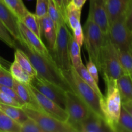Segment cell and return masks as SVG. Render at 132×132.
I'll return each instance as SVG.
<instances>
[{"label":"cell","instance_id":"obj_43","mask_svg":"<svg viewBox=\"0 0 132 132\" xmlns=\"http://www.w3.org/2000/svg\"><path fill=\"white\" fill-rule=\"evenodd\" d=\"M86 1V0H72L71 2H72L73 5H76L77 7L82 9V6H84V5H85Z\"/></svg>","mask_w":132,"mask_h":132},{"label":"cell","instance_id":"obj_35","mask_svg":"<svg viewBox=\"0 0 132 132\" xmlns=\"http://www.w3.org/2000/svg\"><path fill=\"white\" fill-rule=\"evenodd\" d=\"M49 0H37L35 15L41 18L48 14Z\"/></svg>","mask_w":132,"mask_h":132},{"label":"cell","instance_id":"obj_44","mask_svg":"<svg viewBox=\"0 0 132 132\" xmlns=\"http://www.w3.org/2000/svg\"><path fill=\"white\" fill-rule=\"evenodd\" d=\"M0 64L2 65L3 67H5L6 68H9L10 64H11V63H10L9 61L6 60V59L3 58L1 56H0Z\"/></svg>","mask_w":132,"mask_h":132},{"label":"cell","instance_id":"obj_17","mask_svg":"<svg viewBox=\"0 0 132 132\" xmlns=\"http://www.w3.org/2000/svg\"><path fill=\"white\" fill-rule=\"evenodd\" d=\"M131 0H106L109 24L126 14Z\"/></svg>","mask_w":132,"mask_h":132},{"label":"cell","instance_id":"obj_31","mask_svg":"<svg viewBox=\"0 0 132 132\" xmlns=\"http://www.w3.org/2000/svg\"><path fill=\"white\" fill-rule=\"evenodd\" d=\"M48 15L52 19V20L55 23L56 27H57L58 24L64 21L66 22L65 19H64L62 15L61 14L57 6L55 5L54 0H49L48 3Z\"/></svg>","mask_w":132,"mask_h":132},{"label":"cell","instance_id":"obj_38","mask_svg":"<svg viewBox=\"0 0 132 132\" xmlns=\"http://www.w3.org/2000/svg\"><path fill=\"white\" fill-rule=\"evenodd\" d=\"M0 103L8 104V105L15 106L21 107V105L18 101L13 99L10 95H7L5 92L0 90Z\"/></svg>","mask_w":132,"mask_h":132},{"label":"cell","instance_id":"obj_5","mask_svg":"<svg viewBox=\"0 0 132 132\" xmlns=\"http://www.w3.org/2000/svg\"><path fill=\"white\" fill-rule=\"evenodd\" d=\"M103 77H108L117 80L125 74L120 64L117 50L106 35L101 55L100 70Z\"/></svg>","mask_w":132,"mask_h":132},{"label":"cell","instance_id":"obj_11","mask_svg":"<svg viewBox=\"0 0 132 132\" xmlns=\"http://www.w3.org/2000/svg\"><path fill=\"white\" fill-rule=\"evenodd\" d=\"M27 85H28L35 100L42 110L51 116L52 117H54L62 122L68 121L69 116L65 109L61 107L54 101L49 99L48 97L39 92L30 84H27Z\"/></svg>","mask_w":132,"mask_h":132},{"label":"cell","instance_id":"obj_27","mask_svg":"<svg viewBox=\"0 0 132 132\" xmlns=\"http://www.w3.org/2000/svg\"><path fill=\"white\" fill-rule=\"evenodd\" d=\"M21 125L0 110V132H20Z\"/></svg>","mask_w":132,"mask_h":132},{"label":"cell","instance_id":"obj_30","mask_svg":"<svg viewBox=\"0 0 132 132\" xmlns=\"http://www.w3.org/2000/svg\"><path fill=\"white\" fill-rule=\"evenodd\" d=\"M120 64L125 73H132V51L117 50Z\"/></svg>","mask_w":132,"mask_h":132},{"label":"cell","instance_id":"obj_39","mask_svg":"<svg viewBox=\"0 0 132 132\" xmlns=\"http://www.w3.org/2000/svg\"><path fill=\"white\" fill-rule=\"evenodd\" d=\"M73 37L81 47L84 43V32L81 24H79L73 30Z\"/></svg>","mask_w":132,"mask_h":132},{"label":"cell","instance_id":"obj_37","mask_svg":"<svg viewBox=\"0 0 132 132\" xmlns=\"http://www.w3.org/2000/svg\"><path fill=\"white\" fill-rule=\"evenodd\" d=\"M0 90H1L2 92H5V94H6L7 95H10V97L13 98V99H15L16 101H18L19 104L21 105V106H23V105H24V103H23V101L19 97V96L18 95V94H16V92H15V90H14L12 87H9V86H5V85H0Z\"/></svg>","mask_w":132,"mask_h":132},{"label":"cell","instance_id":"obj_2","mask_svg":"<svg viewBox=\"0 0 132 132\" xmlns=\"http://www.w3.org/2000/svg\"><path fill=\"white\" fill-rule=\"evenodd\" d=\"M106 84V94L101 100V110L106 122L111 131L116 132L122 108V101L117 81L103 77Z\"/></svg>","mask_w":132,"mask_h":132},{"label":"cell","instance_id":"obj_25","mask_svg":"<svg viewBox=\"0 0 132 132\" xmlns=\"http://www.w3.org/2000/svg\"><path fill=\"white\" fill-rule=\"evenodd\" d=\"M14 60L18 62L19 65L24 70L27 71L28 73H30L32 77H35L37 75V72L32 66L28 56L19 48H15V53H14Z\"/></svg>","mask_w":132,"mask_h":132},{"label":"cell","instance_id":"obj_33","mask_svg":"<svg viewBox=\"0 0 132 132\" xmlns=\"http://www.w3.org/2000/svg\"><path fill=\"white\" fill-rule=\"evenodd\" d=\"M14 79L10 71L0 64V85L13 87Z\"/></svg>","mask_w":132,"mask_h":132},{"label":"cell","instance_id":"obj_1","mask_svg":"<svg viewBox=\"0 0 132 132\" xmlns=\"http://www.w3.org/2000/svg\"><path fill=\"white\" fill-rule=\"evenodd\" d=\"M16 48H19L25 53L38 76L55 84L64 91H72L69 84L54 61L50 60L35 52L23 39L21 42H17Z\"/></svg>","mask_w":132,"mask_h":132},{"label":"cell","instance_id":"obj_18","mask_svg":"<svg viewBox=\"0 0 132 132\" xmlns=\"http://www.w3.org/2000/svg\"><path fill=\"white\" fill-rule=\"evenodd\" d=\"M116 81L122 103L132 101V77L131 75L125 73Z\"/></svg>","mask_w":132,"mask_h":132},{"label":"cell","instance_id":"obj_34","mask_svg":"<svg viewBox=\"0 0 132 132\" xmlns=\"http://www.w3.org/2000/svg\"><path fill=\"white\" fill-rule=\"evenodd\" d=\"M20 132H44L40 126L34 120L28 117L24 122L21 124Z\"/></svg>","mask_w":132,"mask_h":132},{"label":"cell","instance_id":"obj_32","mask_svg":"<svg viewBox=\"0 0 132 132\" xmlns=\"http://www.w3.org/2000/svg\"><path fill=\"white\" fill-rule=\"evenodd\" d=\"M0 40L12 48H16L17 41L11 36L3 23L0 21Z\"/></svg>","mask_w":132,"mask_h":132},{"label":"cell","instance_id":"obj_23","mask_svg":"<svg viewBox=\"0 0 132 132\" xmlns=\"http://www.w3.org/2000/svg\"><path fill=\"white\" fill-rule=\"evenodd\" d=\"M76 70L77 71V72L78 73V74L79 75L80 77L98 95V96L101 98V99H103L104 95L103 94V93L101 91L100 88L99 87V85L98 83H97L96 81H95L94 78H93L92 76L90 74V73L88 72V71L87 70L86 68V66L83 64V63H81L77 67H76Z\"/></svg>","mask_w":132,"mask_h":132},{"label":"cell","instance_id":"obj_21","mask_svg":"<svg viewBox=\"0 0 132 132\" xmlns=\"http://www.w3.org/2000/svg\"><path fill=\"white\" fill-rule=\"evenodd\" d=\"M0 110L12 119L14 120L20 125L28 118L21 107L0 103Z\"/></svg>","mask_w":132,"mask_h":132},{"label":"cell","instance_id":"obj_6","mask_svg":"<svg viewBox=\"0 0 132 132\" xmlns=\"http://www.w3.org/2000/svg\"><path fill=\"white\" fill-rule=\"evenodd\" d=\"M29 118L35 121L44 132H76L67 122H62L43 110L29 105L21 106Z\"/></svg>","mask_w":132,"mask_h":132},{"label":"cell","instance_id":"obj_47","mask_svg":"<svg viewBox=\"0 0 132 132\" xmlns=\"http://www.w3.org/2000/svg\"><path fill=\"white\" fill-rule=\"evenodd\" d=\"M131 51H132V49H131Z\"/></svg>","mask_w":132,"mask_h":132},{"label":"cell","instance_id":"obj_16","mask_svg":"<svg viewBox=\"0 0 132 132\" xmlns=\"http://www.w3.org/2000/svg\"><path fill=\"white\" fill-rule=\"evenodd\" d=\"M41 36H43L48 43V48L51 55H53L57 37V27L51 18L46 14L39 18Z\"/></svg>","mask_w":132,"mask_h":132},{"label":"cell","instance_id":"obj_7","mask_svg":"<svg viewBox=\"0 0 132 132\" xmlns=\"http://www.w3.org/2000/svg\"><path fill=\"white\" fill-rule=\"evenodd\" d=\"M70 32L67 23L63 21L57 27V37L52 57L55 64L61 71L68 70L72 67L69 56L68 43Z\"/></svg>","mask_w":132,"mask_h":132},{"label":"cell","instance_id":"obj_29","mask_svg":"<svg viewBox=\"0 0 132 132\" xmlns=\"http://www.w3.org/2000/svg\"><path fill=\"white\" fill-rule=\"evenodd\" d=\"M21 21L32 32L37 35L38 37L41 38V28H40L39 21V18L35 15V14H32L30 12H28V14L23 18Z\"/></svg>","mask_w":132,"mask_h":132},{"label":"cell","instance_id":"obj_24","mask_svg":"<svg viewBox=\"0 0 132 132\" xmlns=\"http://www.w3.org/2000/svg\"><path fill=\"white\" fill-rule=\"evenodd\" d=\"M68 49H69V56L71 64L72 67L76 68L81 63H82V61L81 55V46L75 40L73 35L72 34H70L69 37Z\"/></svg>","mask_w":132,"mask_h":132},{"label":"cell","instance_id":"obj_46","mask_svg":"<svg viewBox=\"0 0 132 132\" xmlns=\"http://www.w3.org/2000/svg\"><path fill=\"white\" fill-rule=\"evenodd\" d=\"M130 75H131V77H132V73H131V74H130Z\"/></svg>","mask_w":132,"mask_h":132},{"label":"cell","instance_id":"obj_3","mask_svg":"<svg viewBox=\"0 0 132 132\" xmlns=\"http://www.w3.org/2000/svg\"><path fill=\"white\" fill-rule=\"evenodd\" d=\"M72 92L83 101L93 112L104 118L101 110V100L95 92L80 77L74 67L61 71Z\"/></svg>","mask_w":132,"mask_h":132},{"label":"cell","instance_id":"obj_8","mask_svg":"<svg viewBox=\"0 0 132 132\" xmlns=\"http://www.w3.org/2000/svg\"><path fill=\"white\" fill-rule=\"evenodd\" d=\"M126 14L110 24L108 36L113 46L119 50H131L132 32L126 23Z\"/></svg>","mask_w":132,"mask_h":132},{"label":"cell","instance_id":"obj_14","mask_svg":"<svg viewBox=\"0 0 132 132\" xmlns=\"http://www.w3.org/2000/svg\"><path fill=\"white\" fill-rule=\"evenodd\" d=\"M0 21L14 39L18 43L21 42L23 38L19 28V19L1 0H0Z\"/></svg>","mask_w":132,"mask_h":132},{"label":"cell","instance_id":"obj_22","mask_svg":"<svg viewBox=\"0 0 132 132\" xmlns=\"http://www.w3.org/2000/svg\"><path fill=\"white\" fill-rule=\"evenodd\" d=\"M9 71L14 80L23 84H30L34 77L24 70L15 60L10 64Z\"/></svg>","mask_w":132,"mask_h":132},{"label":"cell","instance_id":"obj_12","mask_svg":"<svg viewBox=\"0 0 132 132\" xmlns=\"http://www.w3.org/2000/svg\"><path fill=\"white\" fill-rule=\"evenodd\" d=\"M88 18L99 26L104 35L108 34L110 24L106 0H90V9Z\"/></svg>","mask_w":132,"mask_h":132},{"label":"cell","instance_id":"obj_9","mask_svg":"<svg viewBox=\"0 0 132 132\" xmlns=\"http://www.w3.org/2000/svg\"><path fill=\"white\" fill-rule=\"evenodd\" d=\"M65 95L64 109L69 116L67 122L76 130V126L85 120L92 111L73 92L66 91Z\"/></svg>","mask_w":132,"mask_h":132},{"label":"cell","instance_id":"obj_20","mask_svg":"<svg viewBox=\"0 0 132 132\" xmlns=\"http://www.w3.org/2000/svg\"><path fill=\"white\" fill-rule=\"evenodd\" d=\"M81 10L72 2L65 7V19L67 25L73 31L79 24H81Z\"/></svg>","mask_w":132,"mask_h":132},{"label":"cell","instance_id":"obj_19","mask_svg":"<svg viewBox=\"0 0 132 132\" xmlns=\"http://www.w3.org/2000/svg\"><path fill=\"white\" fill-rule=\"evenodd\" d=\"M12 88L18 94L19 97L23 101L26 105H29L41 109L35 100L27 84L21 83L14 80Z\"/></svg>","mask_w":132,"mask_h":132},{"label":"cell","instance_id":"obj_10","mask_svg":"<svg viewBox=\"0 0 132 132\" xmlns=\"http://www.w3.org/2000/svg\"><path fill=\"white\" fill-rule=\"evenodd\" d=\"M30 85L49 99L64 109L66 95L63 89L37 75L32 78Z\"/></svg>","mask_w":132,"mask_h":132},{"label":"cell","instance_id":"obj_41","mask_svg":"<svg viewBox=\"0 0 132 132\" xmlns=\"http://www.w3.org/2000/svg\"><path fill=\"white\" fill-rule=\"evenodd\" d=\"M54 1L55 2L56 6H57L62 16L65 19V8H64V4H63V0H54Z\"/></svg>","mask_w":132,"mask_h":132},{"label":"cell","instance_id":"obj_15","mask_svg":"<svg viewBox=\"0 0 132 132\" xmlns=\"http://www.w3.org/2000/svg\"><path fill=\"white\" fill-rule=\"evenodd\" d=\"M76 130L79 132L112 131L104 119L93 112L76 126Z\"/></svg>","mask_w":132,"mask_h":132},{"label":"cell","instance_id":"obj_36","mask_svg":"<svg viewBox=\"0 0 132 132\" xmlns=\"http://www.w3.org/2000/svg\"><path fill=\"white\" fill-rule=\"evenodd\" d=\"M86 68L87 70L88 71L89 73H90V74L92 76L93 78L96 81L97 83L99 84V70H98L96 64L94 63V62L92 60L89 59V61L86 63Z\"/></svg>","mask_w":132,"mask_h":132},{"label":"cell","instance_id":"obj_28","mask_svg":"<svg viewBox=\"0 0 132 132\" xmlns=\"http://www.w3.org/2000/svg\"><path fill=\"white\" fill-rule=\"evenodd\" d=\"M116 132H132V117L122 106Z\"/></svg>","mask_w":132,"mask_h":132},{"label":"cell","instance_id":"obj_4","mask_svg":"<svg viewBox=\"0 0 132 132\" xmlns=\"http://www.w3.org/2000/svg\"><path fill=\"white\" fill-rule=\"evenodd\" d=\"M83 32L84 43L89 59L94 62L99 72L101 55L106 35H104L99 26L89 18L84 24Z\"/></svg>","mask_w":132,"mask_h":132},{"label":"cell","instance_id":"obj_13","mask_svg":"<svg viewBox=\"0 0 132 132\" xmlns=\"http://www.w3.org/2000/svg\"><path fill=\"white\" fill-rule=\"evenodd\" d=\"M18 24H19V28L21 35L24 42L35 52L39 53L50 60L54 61L48 48L45 46L41 38H40L34 32L30 30L21 21H19Z\"/></svg>","mask_w":132,"mask_h":132},{"label":"cell","instance_id":"obj_26","mask_svg":"<svg viewBox=\"0 0 132 132\" xmlns=\"http://www.w3.org/2000/svg\"><path fill=\"white\" fill-rule=\"evenodd\" d=\"M1 1L11 10L12 12L17 17L19 21H21L29 12L24 5L23 0H1Z\"/></svg>","mask_w":132,"mask_h":132},{"label":"cell","instance_id":"obj_42","mask_svg":"<svg viewBox=\"0 0 132 132\" xmlns=\"http://www.w3.org/2000/svg\"><path fill=\"white\" fill-rule=\"evenodd\" d=\"M122 106L132 117V101L126 102V103H122Z\"/></svg>","mask_w":132,"mask_h":132},{"label":"cell","instance_id":"obj_40","mask_svg":"<svg viewBox=\"0 0 132 132\" xmlns=\"http://www.w3.org/2000/svg\"><path fill=\"white\" fill-rule=\"evenodd\" d=\"M126 23L128 28L132 32V0L131 3H130L128 10L127 13H126Z\"/></svg>","mask_w":132,"mask_h":132},{"label":"cell","instance_id":"obj_45","mask_svg":"<svg viewBox=\"0 0 132 132\" xmlns=\"http://www.w3.org/2000/svg\"><path fill=\"white\" fill-rule=\"evenodd\" d=\"M71 1H72V0H63V4H64V8L71 2Z\"/></svg>","mask_w":132,"mask_h":132}]
</instances>
